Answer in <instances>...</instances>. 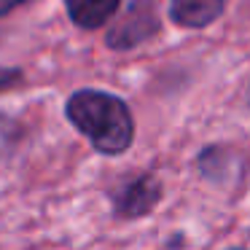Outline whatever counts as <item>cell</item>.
Listing matches in <instances>:
<instances>
[{"instance_id": "cell-1", "label": "cell", "mask_w": 250, "mask_h": 250, "mask_svg": "<svg viewBox=\"0 0 250 250\" xmlns=\"http://www.w3.org/2000/svg\"><path fill=\"white\" fill-rule=\"evenodd\" d=\"M65 116L103 156H121L135 143V116L126 100L113 92L78 89L67 97Z\"/></svg>"}, {"instance_id": "cell-2", "label": "cell", "mask_w": 250, "mask_h": 250, "mask_svg": "<svg viewBox=\"0 0 250 250\" xmlns=\"http://www.w3.org/2000/svg\"><path fill=\"white\" fill-rule=\"evenodd\" d=\"M162 30V17L153 0H129L121 17L110 24L105 35V46L110 51H132L140 43L151 41Z\"/></svg>"}, {"instance_id": "cell-3", "label": "cell", "mask_w": 250, "mask_h": 250, "mask_svg": "<svg viewBox=\"0 0 250 250\" xmlns=\"http://www.w3.org/2000/svg\"><path fill=\"white\" fill-rule=\"evenodd\" d=\"M164 196V186L153 172H140L135 178L119 183V188L110 194L113 215L121 221H137L143 215H151Z\"/></svg>"}, {"instance_id": "cell-4", "label": "cell", "mask_w": 250, "mask_h": 250, "mask_svg": "<svg viewBox=\"0 0 250 250\" xmlns=\"http://www.w3.org/2000/svg\"><path fill=\"white\" fill-rule=\"evenodd\" d=\"M226 8V0H169V19L186 30H205L218 22Z\"/></svg>"}, {"instance_id": "cell-5", "label": "cell", "mask_w": 250, "mask_h": 250, "mask_svg": "<svg viewBox=\"0 0 250 250\" xmlns=\"http://www.w3.org/2000/svg\"><path fill=\"white\" fill-rule=\"evenodd\" d=\"M67 17L81 30H100L119 14L121 0H65Z\"/></svg>"}, {"instance_id": "cell-6", "label": "cell", "mask_w": 250, "mask_h": 250, "mask_svg": "<svg viewBox=\"0 0 250 250\" xmlns=\"http://www.w3.org/2000/svg\"><path fill=\"white\" fill-rule=\"evenodd\" d=\"M24 78V73L19 67H0V92H8V89L19 86Z\"/></svg>"}, {"instance_id": "cell-7", "label": "cell", "mask_w": 250, "mask_h": 250, "mask_svg": "<svg viewBox=\"0 0 250 250\" xmlns=\"http://www.w3.org/2000/svg\"><path fill=\"white\" fill-rule=\"evenodd\" d=\"M24 3H30V0H0V19L8 17V14L14 11V8L24 6Z\"/></svg>"}, {"instance_id": "cell-8", "label": "cell", "mask_w": 250, "mask_h": 250, "mask_svg": "<svg viewBox=\"0 0 250 250\" xmlns=\"http://www.w3.org/2000/svg\"><path fill=\"white\" fill-rule=\"evenodd\" d=\"M248 108H250V83H248Z\"/></svg>"}]
</instances>
